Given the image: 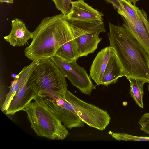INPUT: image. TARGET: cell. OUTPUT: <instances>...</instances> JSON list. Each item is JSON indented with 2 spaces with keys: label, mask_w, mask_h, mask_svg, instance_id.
<instances>
[{
  "label": "cell",
  "mask_w": 149,
  "mask_h": 149,
  "mask_svg": "<svg viewBox=\"0 0 149 149\" xmlns=\"http://www.w3.org/2000/svg\"><path fill=\"white\" fill-rule=\"evenodd\" d=\"M107 34L110 46L115 50L122 66L124 76L140 79L149 83V56L131 32L123 26L109 22Z\"/></svg>",
  "instance_id": "6da1fadb"
},
{
  "label": "cell",
  "mask_w": 149,
  "mask_h": 149,
  "mask_svg": "<svg viewBox=\"0 0 149 149\" xmlns=\"http://www.w3.org/2000/svg\"><path fill=\"white\" fill-rule=\"evenodd\" d=\"M33 32L31 43L24 50L32 61L51 58L60 47L74 39L67 16L62 13L44 18Z\"/></svg>",
  "instance_id": "7a4b0ae2"
},
{
  "label": "cell",
  "mask_w": 149,
  "mask_h": 149,
  "mask_svg": "<svg viewBox=\"0 0 149 149\" xmlns=\"http://www.w3.org/2000/svg\"><path fill=\"white\" fill-rule=\"evenodd\" d=\"M23 109L31 127L38 136L49 140H62L69 133L67 128L48 109L38 95Z\"/></svg>",
  "instance_id": "3957f363"
},
{
  "label": "cell",
  "mask_w": 149,
  "mask_h": 149,
  "mask_svg": "<svg viewBox=\"0 0 149 149\" xmlns=\"http://www.w3.org/2000/svg\"><path fill=\"white\" fill-rule=\"evenodd\" d=\"M28 82L36 89L38 95L43 98L67 88L65 77L51 58L39 61Z\"/></svg>",
  "instance_id": "277c9868"
},
{
  "label": "cell",
  "mask_w": 149,
  "mask_h": 149,
  "mask_svg": "<svg viewBox=\"0 0 149 149\" xmlns=\"http://www.w3.org/2000/svg\"><path fill=\"white\" fill-rule=\"evenodd\" d=\"M68 20L80 57L93 53L102 39L100 33L106 31L103 20Z\"/></svg>",
  "instance_id": "5b68a950"
},
{
  "label": "cell",
  "mask_w": 149,
  "mask_h": 149,
  "mask_svg": "<svg viewBox=\"0 0 149 149\" xmlns=\"http://www.w3.org/2000/svg\"><path fill=\"white\" fill-rule=\"evenodd\" d=\"M65 97L79 118L89 127L103 131L109 124L111 117L106 111L84 102L68 89Z\"/></svg>",
  "instance_id": "8992f818"
},
{
  "label": "cell",
  "mask_w": 149,
  "mask_h": 149,
  "mask_svg": "<svg viewBox=\"0 0 149 149\" xmlns=\"http://www.w3.org/2000/svg\"><path fill=\"white\" fill-rule=\"evenodd\" d=\"M67 88L62 90L53 96L43 98L47 107L67 128H79L84 123L75 112L71 104L66 100Z\"/></svg>",
  "instance_id": "52a82bcc"
},
{
  "label": "cell",
  "mask_w": 149,
  "mask_h": 149,
  "mask_svg": "<svg viewBox=\"0 0 149 149\" xmlns=\"http://www.w3.org/2000/svg\"><path fill=\"white\" fill-rule=\"evenodd\" d=\"M51 59L65 77L82 93L90 95L92 91L96 89V86L93 84L84 68L77 63V60L68 62L56 56H53Z\"/></svg>",
  "instance_id": "ba28073f"
},
{
  "label": "cell",
  "mask_w": 149,
  "mask_h": 149,
  "mask_svg": "<svg viewBox=\"0 0 149 149\" xmlns=\"http://www.w3.org/2000/svg\"><path fill=\"white\" fill-rule=\"evenodd\" d=\"M29 77L25 79L17 91L9 107L5 111L6 114L13 115L23 111L38 95L36 89L28 82Z\"/></svg>",
  "instance_id": "9c48e42d"
},
{
  "label": "cell",
  "mask_w": 149,
  "mask_h": 149,
  "mask_svg": "<svg viewBox=\"0 0 149 149\" xmlns=\"http://www.w3.org/2000/svg\"><path fill=\"white\" fill-rule=\"evenodd\" d=\"M68 20L86 21L103 20V14L85 3L84 0L72 1Z\"/></svg>",
  "instance_id": "30bf717a"
},
{
  "label": "cell",
  "mask_w": 149,
  "mask_h": 149,
  "mask_svg": "<svg viewBox=\"0 0 149 149\" xmlns=\"http://www.w3.org/2000/svg\"><path fill=\"white\" fill-rule=\"evenodd\" d=\"M10 33L4 37V39L13 47L23 46L33 38V32L29 31L25 24L21 19L15 18L11 21Z\"/></svg>",
  "instance_id": "8fae6325"
},
{
  "label": "cell",
  "mask_w": 149,
  "mask_h": 149,
  "mask_svg": "<svg viewBox=\"0 0 149 149\" xmlns=\"http://www.w3.org/2000/svg\"><path fill=\"white\" fill-rule=\"evenodd\" d=\"M112 48L108 46L97 54L90 70V77L97 85H101L105 68L111 54Z\"/></svg>",
  "instance_id": "7c38bea8"
},
{
  "label": "cell",
  "mask_w": 149,
  "mask_h": 149,
  "mask_svg": "<svg viewBox=\"0 0 149 149\" xmlns=\"http://www.w3.org/2000/svg\"><path fill=\"white\" fill-rule=\"evenodd\" d=\"M147 14L142 10L141 17L137 22L130 23L124 19L123 26L127 29L145 49L149 56V31L145 18Z\"/></svg>",
  "instance_id": "4fadbf2b"
},
{
  "label": "cell",
  "mask_w": 149,
  "mask_h": 149,
  "mask_svg": "<svg viewBox=\"0 0 149 149\" xmlns=\"http://www.w3.org/2000/svg\"><path fill=\"white\" fill-rule=\"evenodd\" d=\"M39 62V61H32L29 65L24 66L15 78L9 87V91L1 107V110L3 112L5 111L9 107L19 88L25 79L29 77Z\"/></svg>",
  "instance_id": "5bb4252c"
},
{
  "label": "cell",
  "mask_w": 149,
  "mask_h": 149,
  "mask_svg": "<svg viewBox=\"0 0 149 149\" xmlns=\"http://www.w3.org/2000/svg\"><path fill=\"white\" fill-rule=\"evenodd\" d=\"M123 76L124 74L122 66L112 48L104 73L101 85L107 86L115 84L119 78Z\"/></svg>",
  "instance_id": "9a60e30c"
},
{
  "label": "cell",
  "mask_w": 149,
  "mask_h": 149,
  "mask_svg": "<svg viewBox=\"0 0 149 149\" xmlns=\"http://www.w3.org/2000/svg\"><path fill=\"white\" fill-rule=\"evenodd\" d=\"M54 56L68 62L77 60L80 57L73 39L65 43L60 47L56 51Z\"/></svg>",
  "instance_id": "2e32d148"
},
{
  "label": "cell",
  "mask_w": 149,
  "mask_h": 149,
  "mask_svg": "<svg viewBox=\"0 0 149 149\" xmlns=\"http://www.w3.org/2000/svg\"><path fill=\"white\" fill-rule=\"evenodd\" d=\"M130 83V93L136 104L140 108H143V87L146 81L143 79L135 78H127Z\"/></svg>",
  "instance_id": "e0dca14e"
},
{
  "label": "cell",
  "mask_w": 149,
  "mask_h": 149,
  "mask_svg": "<svg viewBox=\"0 0 149 149\" xmlns=\"http://www.w3.org/2000/svg\"><path fill=\"white\" fill-rule=\"evenodd\" d=\"M121 1L126 13V17L124 19L130 23L138 21L141 17L142 10L127 0Z\"/></svg>",
  "instance_id": "ac0fdd59"
},
{
  "label": "cell",
  "mask_w": 149,
  "mask_h": 149,
  "mask_svg": "<svg viewBox=\"0 0 149 149\" xmlns=\"http://www.w3.org/2000/svg\"><path fill=\"white\" fill-rule=\"evenodd\" d=\"M112 137L118 141H149V137L139 136L131 135L124 133H113Z\"/></svg>",
  "instance_id": "d6986e66"
},
{
  "label": "cell",
  "mask_w": 149,
  "mask_h": 149,
  "mask_svg": "<svg viewBox=\"0 0 149 149\" xmlns=\"http://www.w3.org/2000/svg\"><path fill=\"white\" fill-rule=\"evenodd\" d=\"M55 7L64 15H68L70 12L72 0H52Z\"/></svg>",
  "instance_id": "ffe728a7"
},
{
  "label": "cell",
  "mask_w": 149,
  "mask_h": 149,
  "mask_svg": "<svg viewBox=\"0 0 149 149\" xmlns=\"http://www.w3.org/2000/svg\"><path fill=\"white\" fill-rule=\"evenodd\" d=\"M138 123L141 126L140 129L146 133L149 134V112L142 115Z\"/></svg>",
  "instance_id": "44dd1931"
},
{
  "label": "cell",
  "mask_w": 149,
  "mask_h": 149,
  "mask_svg": "<svg viewBox=\"0 0 149 149\" xmlns=\"http://www.w3.org/2000/svg\"><path fill=\"white\" fill-rule=\"evenodd\" d=\"M108 3L112 5L117 9L118 13L124 18L126 17V13L121 2V0H105Z\"/></svg>",
  "instance_id": "7402d4cb"
},
{
  "label": "cell",
  "mask_w": 149,
  "mask_h": 149,
  "mask_svg": "<svg viewBox=\"0 0 149 149\" xmlns=\"http://www.w3.org/2000/svg\"><path fill=\"white\" fill-rule=\"evenodd\" d=\"M1 3L5 2L9 3H13V0H0Z\"/></svg>",
  "instance_id": "603a6c76"
},
{
  "label": "cell",
  "mask_w": 149,
  "mask_h": 149,
  "mask_svg": "<svg viewBox=\"0 0 149 149\" xmlns=\"http://www.w3.org/2000/svg\"><path fill=\"white\" fill-rule=\"evenodd\" d=\"M130 2L131 3H133V5H135L137 1H139V0H127Z\"/></svg>",
  "instance_id": "cb8c5ba5"
},
{
  "label": "cell",
  "mask_w": 149,
  "mask_h": 149,
  "mask_svg": "<svg viewBox=\"0 0 149 149\" xmlns=\"http://www.w3.org/2000/svg\"><path fill=\"white\" fill-rule=\"evenodd\" d=\"M148 65H149V57L148 59ZM149 83V84L148 85V91L149 93V83Z\"/></svg>",
  "instance_id": "d4e9b609"
}]
</instances>
